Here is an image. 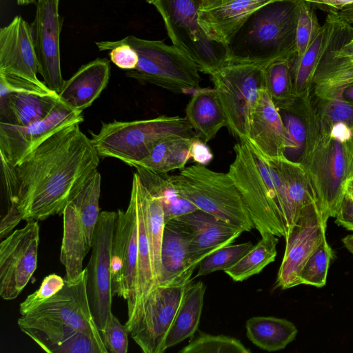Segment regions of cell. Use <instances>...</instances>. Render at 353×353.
Returning a JSON list of instances; mask_svg holds the SVG:
<instances>
[{"label": "cell", "mask_w": 353, "mask_h": 353, "mask_svg": "<svg viewBox=\"0 0 353 353\" xmlns=\"http://www.w3.org/2000/svg\"><path fill=\"white\" fill-rule=\"evenodd\" d=\"M99 161L79 123L63 128L15 165L1 161L8 208L15 206L26 221L62 214Z\"/></svg>", "instance_id": "1"}, {"label": "cell", "mask_w": 353, "mask_h": 353, "mask_svg": "<svg viewBox=\"0 0 353 353\" xmlns=\"http://www.w3.org/2000/svg\"><path fill=\"white\" fill-rule=\"evenodd\" d=\"M306 125V141L299 163L312 185L316 204L325 221L335 217L353 176V161L346 143L332 137L319 119L310 92L298 98Z\"/></svg>", "instance_id": "2"}, {"label": "cell", "mask_w": 353, "mask_h": 353, "mask_svg": "<svg viewBox=\"0 0 353 353\" xmlns=\"http://www.w3.org/2000/svg\"><path fill=\"white\" fill-rule=\"evenodd\" d=\"M234 150L235 157L228 173L242 196L254 228L261 236L272 233L285 237L293 224V214L280 176L246 141H239Z\"/></svg>", "instance_id": "3"}, {"label": "cell", "mask_w": 353, "mask_h": 353, "mask_svg": "<svg viewBox=\"0 0 353 353\" xmlns=\"http://www.w3.org/2000/svg\"><path fill=\"white\" fill-rule=\"evenodd\" d=\"M299 0H279L254 12L228 46L230 60L268 64L296 54Z\"/></svg>", "instance_id": "4"}, {"label": "cell", "mask_w": 353, "mask_h": 353, "mask_svg": "<svg viewBox=\"0 0 353 353\" xmlns=\"http://www.w3.org/2000/svg\"><path fill=\"white\" fill-rule=\"evenodd\" d=\"M92 143L100 157L119 159L134 167L159 143L172 137H196L186 117L161 115L131 121L103 123Z\"/></svg>", "instance_id": "5"}, {"label": "cell", "mask_w": 353, "mask_h": 353, "mask_svg": "<svg viewBox=\"0 0 353 353\" xmlns=\"http://www.w3.org/2000/svg\"><path fill=\"white\" fill-rule=\"evenodd\" d=\"M170 176L180 193L199 210L244 232L254 228L242 196L228 173L196 164Z\"/></svg>", "instance_id": "6"}, {"label": "cell", "mask_w": 353, "mask_h": 353, "mask_svg": "<svg viewBox=\"0 0 353 353\" xmlns=\"http://www.w3.org/2000/svg\"><path fill=\"white\" fill-rule=\"evenodd\" d=\"M133 47L138 53L135 69L125 75L141 83H149L181 94L201 88V78L196 64L174 45L162 40H149L129 35L119 40Z\"/></svg>", "instance_id": "7"}, {"label": "cell", "mask_w": 353, "mask_h": 353, "mask_svg": "<svg viewBox=\"0 0 353 353\" xmlns=\"http://www.w3.org/2000/svg\"><path fill=\"white\" fill-rule=\"evenodd\" d=\"M267 64L230 60L210 74L227 119V128L239 141H248L250 120L261 89L265 87Z\"/></svg>", "instance_id": "8"}, {"label": "cell", "mask_w": 353, "mask_h": 353, "mask_svg": "<svg viewBox=\"0 0 353 353\" xmlns=\"http://www.w3.org/2000/svg\"><path fill=\"white\" fill-rule=\"evenodd\" d=\"M161 14L172 44L198 67L211 74L230 61L228 47L208 38L198 21L199 6L194 0H156L153 3Z\"/></svg>", "instance_id": "9"}, {"label": "cell", "mask_w": 353, "mask_h": 353, "mask_svg": "<svg viewBox=\"0 0 353 353\" xmlns=\"http://www.w3.org/2000/svg\"><path fill=\"white\" fill-rule=\"evenodd\" d=\"M101 183L97 170L63 210L60 261L65 268V280L74 279L83 270V262L91 250L100 214Z\"/></svg>", "instance_id": "10"}, {"label": "cell", "mask_w": 353, "mask_h": 353, "mask_svg": "<svg viewBox=\"0 0 353 353\" xmlns=\"http://www.w3.org/2000/svg\"><path fill=\"white\" fill-rule=\"evenodd\" d=\"M117 211L100 212L90 261L85 268L88 299L101 333L112 312L111 252Z\"/></svg>", "instance_id": "11"}, {"label": "cell", "mask_w": 353, "mask_h": 353, "mask_svg": "<svg viewBox=\"0 0 353 353\" xmlns=\"http://www.w3.org/2000/svg\"><path fill=\"white\" fill-rule=\"evenodd\" d=\"M137 261V196L132 188L127 210H117L111 252L112 294L127 301L128 314L134 303Z\"/></svg>", "instance_id": "12"}, {"label": "cell", "mask_w": 353, "mask_h": 353, "mask_svg": "<svg viewBox=\"0 0 353 353\" xmlns=\"http://www.w3.org/2000/svg\"><path fill=\"white\" fill-rule=\"evenodd\" d=\"M39 243L38 221H28L0 244V296L16 299L37 269Z\"/></svg>", "instance_id": "13"}, {"label": "cell", "mask_w": 353, "mask_h": 353, "mask_svg": "<svg viewBox=\"0 0 353 353\" xmlns=\"http://www.w3.org/2000/svg\"><path fill=\"white\" fill-rule=\"evenodd\" d=\"M187 285H158L146 297L129 332L143 352L165 351V341Z\"/></svg>", "instance_id": "14"}, {"label": "cell", "mask_w": 353, "mask_h": 353, "mask_svg": "<svg viewBox=\"0 0 353 353\" xmlns=\"http://www.w3.org/2000/svg\"><path fill=\"white\" fill-rule=\"evenodd\" d=\"M327 221L316 203L303 208L285 236L286 245L275 288L300 285L299 273L305 261L325 236Z\"/></svg>", "instance_id": "15"}, {"label": "cell", "mask_w": 353, "mask_h": 353, "mask_svg": "<svg viewBox=\"0 0 353 353\" xmlns=\"http://www.w3.org/2000/svg\"><path fill=\"white\" fill-rule=\"evenodd\" d=\"M83 111L71 109L59 100L43 119L27 125L0 121L1 161L15 165L30 151L65 127L83 121Z\"/></svg>", "instance_id": "16"}, {"label": "cell", "mask_w": 353, "mask_h": 353, "mask_svg": "<svg viewBox=\"0 0 353 353\" xmlns=\"http://www.w3.org/2000/svg\"><path fill=\"white\" fill-rule=\"evenodd\" d=\"M25 315L68 324L92 337L107 351L90 310L85 269L74 279L65 280L59 292Z\"/></svg>", "instance_id": "17"}, {"label": "cell", "mask_w": 353, "mask_h": 353, "mask_svg": "<svg viewBox=\"0 0 353 353\" xmlns=\"http://www.w3.org/2000/svg\"><path fill=\"white\" fill-rule=\"evenodd\" d=\"M60 0H37L31 26L38 63V73L52 91L59 93L65 80L61 74L60 35L62 19Z\"/></svg>", "instance_id": "18"}, {"label": "cell", "mask_w": 353, "mask_h": 353, "mask_svg": "<svg viewBox=\"0 0 353 353\" xmlns=\"http://www.w3.org/2000/svg\"><path fill=\"white\" fill-rule=\"evenodd\" d=\"M38 63L31 26L15 16L0 29V74L8 77L48 87L37 77Z\"/></svg>", "instance_id": "19"}, {"label": "cell", "mask_w": 353, "mask_h": 353, "mask_svg": "<svg viewBox=\"0 0 353 353\" xmlns=\"http://www.w3.org/2000/svg\"><path fill=\"white\" fill-rule=\"evenodd\" d=\"M20 330L49 353H108L92 337L62 322L21 315Z\"/></svg>", "instance_id": "20"}, {"label": "cell", "mask_w": 353, "mask_h": 353, "mask_svg": "<svg viewBox=\"0 0 353 353\" xmlns=\"http://www.w3.org/2000/svg\"><path fill=\"white\" fill-rule=\"evenodd\" d=\"M276 1L206 0L198 9L199 24L209 39L228 48L254 12Z\"/></svg>", "instance_id": "21"}, {"label": "cell", "mask_w": 353, "mask_h": 353, "mask_svg": "<svg viewBox=\"0 0 353 353\" xmlns=\"http://www.w3.org/2000/svg\"><path fill=\"white\" fill-rule=\"evenodd\" d=\"M176 219L189 236V256L195 269L208 255L231 244L244 232L221 219L196 210Z\"/></svg>", "instance_id": "22"}, {"label": "cell", "mask_w": 353, "mask_h": 353, "mask_svg": "<svg viewBox=\"0 0 353 353\" xmlns=\"http://www.w3.org/2000/svg\"><path fill=\"white\" fill-rule=\"evenodd\" d=\"M247 142L268 161L285 156L286 136L283 122L265 87L260 90L251 114Z\"/></svg>", "instance_id": "23"}, {"label": "cell", "mask_w": 353, "mask_h": 353, "mask_svg": "<svg viewBox=\"0 0 353 353\" xmlns=\"http://www.w3.org/2000/svg\"><path fill=\"white\" fill-rule=\"evenodd\" d=\"M194 270L189 256L188 234L174 219L165 224L161 251V272L157 286L187 285L191 283Z\"/></svg>", "instance_id": "24"}, {"label": "cell", "mask_w": 353, "mask_h": 353, "mask_svg": "<svg viewBox=\"0 0 353 353\" xmlns=\"http://www.w3.org/2000/svg\"><path fill=\"white\" fill-rule=\"evenodd\" d=\"M110 77V61L96 59L81 65L59 92L60 100L71 109L83 111L99 97Z\"/></svg>", "instance_id": "25"}, {"label": "cell", "mask_w": 353, "mask_h": 353, "mask_svg": "<svg viewBox=\"0 0 353 353\" xmlns=\"http://www.w3.org/2000/svg\"><path fill=\"white\" fill-rule=\"evenodd\" d=\"M185 114L196 137L205 143L227 126L225 112L214 88L194 91L186 106Z\"/></svg>", "instance_id": "26"}, {"label": "cell", "mask_w": 353, "mask_h": 353, "mask_svg": "<svg viewBox=\"0 0 353 353\" xmlns=\"http://www.w3.org/2000/svg\"><path fill=\"white\" fill-rule=\"evenodd\" d=\"M60 100L59 94L11 93L0 98V121L27 125L46 118Z\"/></svg>", "instance_id": "27"}, {"label": "cell", "mask_w": 353, "mask_h": 353, "mask_svg": "<svg viewBox=\"0 0 353 353\" xmlns=\"http://www.w3.org/2000/svg\"><path fill=\"white\" fill-rule=\"evenodd\" d=\"M205 290L206 286L202 281L190 283L186 286L182 302L165 341V350L192 338L198 331Z\"/></svg>", "instance_id": "28"}, {"label": "cell", "mask_w": 353, "mask_h": 353, "mask_svg": "<svg viewBox=\"0 0 353 353\" xmlns=\"http://www.w3.org/2000/svg\"><path fill=\"white\" fill-rule=\"evenodd\" d=\"M134 168L143 185L161 203L165 223L199 210L180 193L167 173L156 172L141 165Z\"/></svg>", "instance_id": "29"}, {"label": "cell", "mask_w": 353, "mask_h": 353, "mask_svg": "<svg viewBox=\"0 0 353 353\" xmlns=\"http://www.w3.org/2000/svg\"><path fill=\"white\" fill-rule=\"evenodd\" d=\"M137 190L142 208L146 233L150 244L153 274L157 286L161 272V251L165 224L163 207L143 185L138 174H133L132 183Z\"/></svg>", "instance_id": "30"}, {"label": "cell", "mask_w": 353, "mask_h": 353, "mask_svg": "<svg viewBox=\"0 0 353 353\" xmlns=\"http://www.w3.org/2000/svg\"><path fill=\"white\" fill-rule=\"evenodd\" d=\"M246 335L256 346L268 352L284 349L298 330L290 321L272 316H254L246 321Z\"/></svg>", "instance_id": "31"}, {"label": "cell", "mask_w": 353, "mask_h": 353, "mask_svg": "<svg viewBox=\"0 0 353 353\" xmlns=\"http://www.w3.org/2000/svg\"><path fill=\"white\" fill-rule=\"evenodd\" d=\"M268 162L284 183L292 208L294 223L303 208L313 203H316L307 175L301 163L291 161L285 156Z\"/></svg>", "instance_id": "32"}, {"label": "cell", "mask_w": 353, "mask_h": 353, "mask_svg": "<svg viewBox=\"0 0 353 353\" xmlns=\"http://www.w3.org/2000/svg\"><path fill=\"white\" fill-rule=\"evenodd\" d=\"M195 138L177 137L164 140L156 145L137 165L159 173L181 170L191 159L190 148Z\"/></svg>", "instance_id": "33"}, {"label": "cell", "mask_w": 353, "mask_h": 353, "mask_svg": "<svg viewBox=\"0 0 353 353\" xmlns=\"http://www.w3.org/2000/svg\"><path fill=\"white\" fill-rule=\"evenodd\" d=\"M278 236L272 233L261 235V239L235 265L224 272L234 281H243L259 274L276 256Z\"/></svg>", "instance_id": "34"}, {"label": "cell", "mask_w": 353, "mask_h": 353, "mask_svg": "<svg viewBox=\"0 0 353 353\" xmlns=\"http://www.w3.org/2000/svg\"><path fill=\"white\" fill-rule=\"evenodd\" d=\"M327 32L325 21L317 35L304 54L292 59V77L294 93L299 98L310 91L313 75L322 53Z\"/></svg>", "instance_id": "35"}, {"label": "cell", "mask_w": 353, "mask_h": 353, "mask_svg": "<svg viewBox=\"0 0 353 353\" xmlns=\"http://www.w3.org/2000/svg\"><path fill=\"white\" fill-rule=\"evenodd\" d=\"M293 57L275 59L265 68V88L279 110L291 105L296 99L292 77Z\"/></svg>", "instance_id": "36"}, {"label": "cell", "mask_w": 353, "mask_h": 353, "mask_svg": "<svg viewBox=\"0 0 353 353\" xmlns=\"http://www.w3.org/2000/svg\"><path fill=\"white\" fill-rule=\"evenodd\" d=\"M279 110L286 136L285 157L291 161L299 162L306 141V125L299 109L298 99L291 105Z\"/></svg>", "instance_id": "37"}, {"label": "cell", "mask_w": 353, "mask_h": 353, "mask_svg": "<svg viewBox=\"0 0 353 353\" xmlns=\"http://www.w3.org/2000/svg\"><path fill=\"white\" fill-rule=\"evenodd\" d=\"M353 82V61L319 59L313 75L311 91L334 88Z\"/></svg>", "instance_id": "38"}, {"label": "cell", "mask_w": 353, "mask_h": 353, "mask_svg": "<svg viewBox=\"0 0 353 353\" xmlns=\"http://www.w3.org/2000/svg\"><path fill=\"white\" fill-rule=\"evenodd\" d=\"M179 353H250L239 340L225 335H213L199 331Z\"/></svg>", "instance_id": "39"}, {"label": "cell", "mask_w": 353, "mask_h": 353, "mask_svg": "<svg viewBox=\"0 0 353 353\" xmlns=\"http://www.w3.org/2000/svg\"><path fill=\"white\" fill-rule=\"evenodd\" d=\"M333 253L326 236L312 252L303 265L299 276L301 284L322 288L326 284L330 261Z\"/></svg>", "instance_id": "40"}, {"label": "cell", "mask_w": 353, "mask_h": 353, "mask_svg": "<svg viewBox=\"0 0 353 353\" xmlns=\"http://www.w3.org/2000/svg\"><path fill=\"white\" fill-rule=\"evenodd\" d=\"M311 101L320 121L330 129L336 123L346 124L353 130V104L335 97H316Z\"/></svg>", "instance_id": "41"}, {"label": "cell", "mask_w": 353, "mask_h": 353, "mask_svg": "<svg viewBox=\"0 0 353 353\" xmlns=\"http://www.w3.org/2000/svg\"><path fill=\"white\" fill-rule=\"evenodd\" d=\"M250 242L228 245L207 256L199 265L196 276L208 275L232 267L253 247Z\"/></svg>", "instance_id": "42"}, {"label": "cell", "mask_w": 353, "mask_h": 353, "mask_svg": "<svg viewBox=\"0 0 353 353\" xmlns=\"http://www.w3.org/2000/svg\"><path fill=\"white\" fill-rule=\"evenodd\" d=\"M321 26L314 8L309 3L300 1V9L296 30V54L300 57L310 46Z\"/></svg>", "instance_id": "43"}, {"label": "cell", "mask_w": 353, "mask_h": 353, "mask_svg": "<svg viewBox=\"0 0 353 353\" xmlns=\"http://www.w3.org/2000/svg\"><path fill=\"white\" fill-rule=\"evenodd\" d=\"M65 279L56 274L46 276L39 287L33 293L28 295L26 299L20 303L19 312L25 315L49 298L54 295L64 285Z\"/></svg>", "instance_id": "44"}, {"label": "cell", "mask_w": 353, "mask_h": 353, "mask_svg": "<svg viewBox=\"0 0 353 353\" xmlns=\"http://www.w3.org/2000/svg\"><path fill=\"white\" fill-rule=\"evenodd\" d=\"M100 51L110 50V61L118 68L132 70L136 68L139 62V55L130 45L114 41H97L95 43Z\"/></svg>", "instance_id": "45"}, {"label": "cell", "mask_w": 353, "mask_h": 353, "mask_svg": "<svg viewBox=\"0 0 353 353\" xmlns=\"http://www.w3.org/2000/svg\"><path fill=\"white\" fill-rule=\"evenodd\" d=\"M101 336L108 353H127L128 332L112 313L109 316Z\"/></svg>", "instance_id": "46"}, {"label": "cell", "mask_w": 353, "mask_h": 353, "mask_svg": "<svg viewBox=\"0 0 353 353\" xmlns=\"http://www.w3.org/2000/svg\"><path fill=\"white\" fill-rule=\"evenodd\" d=\"M22 92L43 95H54L58 94L51 90L48 87H40L0 74V98H3L11 93Z\"/></svg>", "instance_id": "47"}, {"label": "cell", "mask_w": 353, "mask_h": 353, "mask_svg": "<svg viewBox=\"0 0 353 353\" xmlns=\"http://www.w3.org/2000/svg\"><path fill=\"white\" fill-rule=\"evenodd\" d=\"M190 155L193 161L199 165L206 166L213 159V154L207 143L196 137L191 145Z\"/></svg>", "instance_id": "48"}, {"label": "cell", "mask_w": 353, "mask_h": 353, "mask_svg": "<svg viewBox=\"0 0 353 353\" xmlns=\"http://www.w3.org/2000/svg\"><path fill=\"white\" fill-rule=\"evenodd\" d=\"M335 223L347 230L353 231V199L345 194Z\"/></svg>", "instance_id": "49"}, {"label": "cell", "mask_w": 353, "mask_h": 353, "mask_svg": "<svg viewBox=\"0 0 353 353\" xmlns=\"http://www.w3.org/2000/svg\"><path fill=\"white\" fill-rule=\"evenodd\" d=\"M310 92L312 95L316 97H335L353 104V82L343 86L316 92H312L310 90Z\"/></svg>", "instance_id": "50"}, {"label": "cell", "mask_w": 353, "mask_h": 353, "mask_svg": "<svg viewBox=\"0 0 353 353\" xmlns=\"http://www.w3.org/2000/svg\"><path fill=\"white\" fill-rule=\"evenodd\" d=\"M21 220L22 218L15 206L12 205L8 208L0 223L1 239L8 234Z\"/></svg>", "instance_id": "51"}, {"label": "cell", "mask_w": 353, "mask_h": 353, "mask_svg": "<svg viewBox=\"0 0 353 353\" xmlns=\"http://www.w3.org/2000/svg\"><path fill=\"white\" fill-rule=\"evenodd\" d=\"M311 5L314 8L321 9L327 13H334L346 6L353 3V0H299Z\"/></svg>", "instance_id": "52"}, {"label": "cell", "mask_w": 353, "mask_h": 353, "mask_svg": "<svg viewBox=\"0 0 353 353\" xmlns=\"http://www.w3.org/2000/svg\"><path fill=\"white\" fill-rule=\"evenodd\" d=\"M352 134L353 130L343 123H336L332 125L330 128L331 136L342 143L348 141L351 139Z\"/></svg>", "instance_id": "53"}, {"label": "cell", "mask_w": 353, "mask_h": 353, "mask_svg": "<svg viewBox=\"0 0 353 353\" xmlns=\"http://www.w3.org/2000/svg\"><path fill=\"white\" fill-rule=\"evenodd\" d=\"M339 22L353 26V3L334 13H328Z\"/></svg>", "instance_id": "54"}, {"label": "cell", "mask_w": 353, "mask_h": 353, "mask_svg": "<svg viewBox=\"0 0 353 353\" xmlns=\"http://www.w3.org/2000/svg\"><path fill=\"white\" fill-rule=\"evenodd\" d=\"M342 241L344 246L353 254V234H350L345 236Z\"/></svg>", "instance_id": "55"}, {"label": "cell", "mask_w": 353, "mask_h": 353, "mask_svg": "<svg viewBox=\"0 0 353 353\" xmlns=\"http://www.w3.org/2000/svg\"><path fill=\"white\" fill-rule=\"evenodd\" d=\"M345 194L353 199V176L349 179L346 185Z\"/></svg>", "instance_id": "56"}, {"label": "cell", "mask_w": 353, "mask_h": 353, "mask_svg": "<svg viewBox=\"0 0 353 353\" xmlns=\"http://www.w3.org/2000/svg\"><path fill=\"white\" fill-rule=\"evenodd\" d=\"M346 145L353 161V134L351 139L346 142Z\"/></svg>", "instance_id": "57"}, {"label": "cell", "mask_w": 353, "mask_h": 353, "mask_svg": "<svg viewBox=\"0 0 353 353\" xmlns=\"http://www.w3.org/2000/svg\"><path fill=\"white\" fill-rule=\"evenodd\" d=\"M19 6H26L37 2V0H16Z\"/></svg>", "instance_id": "58"}, {"label": "cell", "mask_w": 353, "mask_h": 353, "mask_svg": "<svg viewBox=\"0 0 353 353\" xmlns=\"http://www.w3.org/2000/svg\"><path fill=\"white\" fill-rule=\"evenodd\" d=\"M206 0H194V1L200 6H201Z\"/></svg>", "instance_id": "59"}, {"label": "cell", "mask_w": 353, "mask_h": 353, "mask_svg": "<svg viewBox=\"0 0 353 353\" xmlns=\"http://www.w3.org/2000/svg\"><path fill=\"white\" fill-rule=\"evenodd\" d=\"M148 3L152 4L155 2L156 0H145Z\"/></svg>", "instance_id": "60"}]
</instances>
